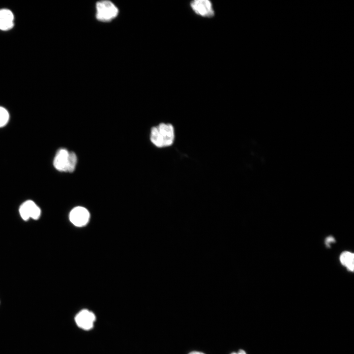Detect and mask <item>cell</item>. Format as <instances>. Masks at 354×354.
I'll return each instance as SVG.
<instances>
[{"instance_id":"1","label":"cell","mask_w":354,"mask_h":354,"mask_svg":"<svg viewBox=\"0 0 354 354\" xmlns=\"http://www.w3.org/2000/svg\"><path fill=\"white\" fill-rule=\"evenodd\" d=\"M150 140L158 148L171 146L175 140V130L170 123H161L150 130Z\"/></svg>"},{"instance_id":"2","label":"cell","mask_w":354,"mask_h":354,"mask_svg":"<svg viewBox=\"0 0 354 354\" xmlns=\"http://www.w3.org/2000/svg\"><path fill=\"white\" fill-rule=\"evenodd\" d=\"M77 162L76 154L65 148H60L56 152L53 160L55 169L60 172H73Z\"/></svg>"},{"instance_id":"3","label":"cell","mask_w":354,"mask_h":354,"mask_svg":"<svg viewBox=\"0 0 354 354\" xmlns=\"http://www.w3.org/2000/svg\"><path fill=\"white\" fill-rule=\"evenodd\" d=\"M96 18L103 22H110L118 15V9L109 0H101L96 3Z\"/></svg>"},{"instance_id":"4","label":"cell","mask_w":354,"mask_h":354,"mask_svg":"<svg viewBox=\"0 0 354 354\" xmlns=\"http://www.w3.org/2000/svg\"><path fill=\"white\" fill-rule=\"evenodd\" d=\"M191 8L197 15L205 17H212L214 11L212 2L208 0H195L190 3Z\"/></svg>"},{"instance_id":"5","label":"cell","mask_w":354,"mask_h":354,"mask_svg":"<svg viewBox=\"0 0 354 354\" xmlns=\"http://www.w3.org/2000/svg\"><path fill=\"white\" fill-rule=\"evenodd\" d=\"M19 212L24 220H27L30 218L36 220L39 218L41 210L33 201L28 200L21 205Z\"/></svg>"},{"instance_id":"6","label":"cell","mask_w":354,"mask_h":354,"mask_svg":"<svg viewBox=\"0 0 354 354\" xmlns=\"http://www.w3.org/2000/svg\"><path fill=\"white\" fill-rule=\"evenodd\" d=\"M89 218L88 211L82 206L75 207L70 212V221L78 227H82L86 225L88 221Z\"/></svg>"},{"instance_id":"7","label":"cell","mask_w":354,"mask_h":354,"mask_svg":"<svg viewBox=\"0 0 354 354\" xmlns=\"http://www.w3.org/2000/svg\"><path fill=\"white\" fill-rule=\"evenodd\" d=\"M75 320L79 327L85 330H89L93 326L95 316L92 312L84 309L76 315Z\"/></svg>"},{"instance_id":"8","label":"cell","mask_w":354,"mask_h":354,"mask_svg":"<svg viewBox=\"0 0 354 354\" xmlns=\"http://www.w3.org/2000/svg\"><path fill=\"white\" fill-rule=\"evenodd\" d=\"M14 26V15L7 9H0V30H8Z\"/></svg>"},{"instance_id":"9","label":"cell","mask_w":354,"mask_h":354,"mask_svg":"<svg viewBox=\"0 0 354 354\" xmlns=\"http://www.w3.org/2000/svg\"><path fill=\"white\" fill-rule=\"evenodd\" d=\"M340 261L341 264L351 271L354 269V255L349 251H344L340 256Z\"/></svg>"},{"instance_id":"10","label":"cell","mask_w":354,"mask_h":354,"mask_svg":"<svg viewBox=\"0 0 354 354\" xmlns=\"http://www.w3.org/2000/svg\"><path fill=\"white\" fill-rule=\"evenodd\" d=\"M9 115L8 111L0 106V127L5 125L8 121Z\"/></svg>"},{"instance_id":"11","label":"cell","mask_w":354,"mask_h":354,"mask_svg":"<svg viewBox=\"0 0 354 354\" xmlns=\"http://www.w3.org/2000/svg\"><path fill=\"white\" fill-rule=\"evenodd\" d=\"M229 354H247V353L244 350L239 349L236 351L231 352Z\"/></svg>"},{"instance_id":"12","label":"cell","mask_w":354,"mask_h":354,"mask_svg":"<svg viewBox=\"0 0 354 354\" xmlns=\"http://www.w3.org/2000/svg\"><path fill=\"white\" fill-rule=\"evenodd\" d=\"M187 354H207L205 352L200 350H193L189 351Z\"/></svg>"},{"instance_id":"13","label":"cell","mask_w":354,"mask_h":354,"mask_svg":"<svg viewBox=\"0 0 354 354\" xmlns=\"http://www.w3.org/2000/svg\"><path fill=\"white\" fill-rule=\"evenodd\" d=\"M334 241H335V239H334V237L330 236H328V237L326 238V240H325V243L327 245H329V244L330 243H331L332 242H334Z\"/></svg>"}]
</instances>
